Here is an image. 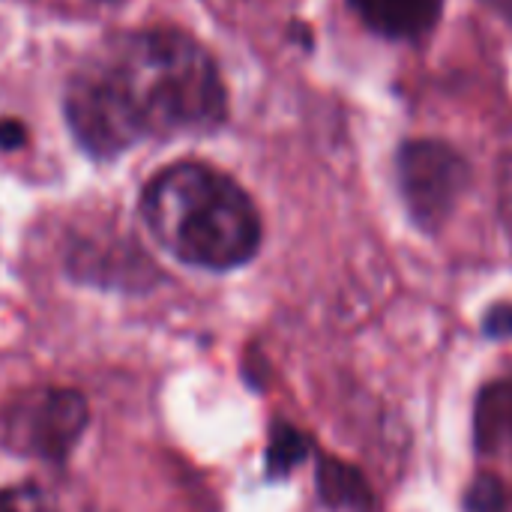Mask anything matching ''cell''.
Here are the masks:
<instances>
[{
	"label": "cell",
	"mask_w": 512,
	"mask_h": 512,
	"mask_svg": "<svg viewBox=\"0 0 512 512\" xmlns=\"http://www.w3.org/2000/svg\"><path fill=\"white\" fill-rule=\"evenodd\" d=\"M225 114L216 60L174 27L117 36L66 87V123L96 159H114L144 138L210 132Z\"/></svg>",
	"instance_id": "1"
},
{
	"label": "cell",
	"mask_w": 512,
	"mask_h": 512,
	"mask_svg": "<svg viewBox=\"0 0 512 512\" xmlns=\"http://www.w3.org/2000/svg\"><path fill=\"white\" fill-rule=\"evenodd\" d=\"M141 219L177 261L201 270H234L261 246V216L228 174L204 162H174L141 192Z\"/></svg>",
	"instance_id": "2"
},
{
	"label": "cell",
	"mask_w": 512,
	"mask_h": 512,
	"mask_svg": "<svg viewBox=\"0 0 512 512\" xmlns=\"http://www.w3.org/2000/svg\"><path fill=\"white\" fill-rule=\"evenodd\" d=\"M90 420L78 390L42 387L18 396L3 414V444L27 459L66 462Z\"/></svg>",
	"instance_id": "3"
},
{
	"label": "cell",
	"mask_w": 512,
	"mask_h": 512,
	"mask_svg": "<svg viewBox=\"0 0 512 512\" xmlns=\"http://www.w3.org/2000/svg\"><path fill=\"white\" fill-rule=\"evenodd\" d=\"M402 201L423 231H438L468 189V162L444 141H408L396 159Z\"/></svg>",
	"instance_id": "4"
},
{
	"label": "cell",
	"mask_w": 512,
	"mask_h": 512,
	"mask_svg": "<svg viewBox=\"0 0 512 512\" xmlns=\"http://www.w3.org/2000/svg\"><path fill=\"white\" fill-rule=\"evenodd\" d=\"M357 15L381 36L417 39L435 27L444 0H351Z\"/></svg>",
	"instance_id": "5"
},
{
	"label": "cell",
	"mask_w": 512,
	"mask_h": 512,
	"mask_svg": "<svg viewBox=\"0 0 512 512\" xmlns=\"http://www.w3.org/2000/svg\"><path fill=\"white\" fill-rule=\"evenodd\" d=\"M474 444L480 453L512 447V375L486 384L474 405Z\"/></svg>",
	"instance_id": "6"
},
{
	"label": "cell",
	"mask_w": 512,
	"mask_h": 512,
	"mask_svg": "<svg viewBox=\"0 0 512 512\" xmlns=\"http://www.w3.org/2000/svg\"><path fill=\"white\" fill-rule=\"evenodd\" d=\"M318 492H321V501L333 510H372V489L363 480V474L333 456H321L318 462Z\"/></svg>",
	"instance_id": "7"
},
{
	"label": "cell",
	"mask_w": 512,
	"mask_h": 512,
	"mask_svg": "<svg viewBox=\"0 0 512 512\" xmlns=\"http://www.w3.org/2000/svg\"><path fill=\"white\" fill-rule=\"evenodd\" d=\"M306 456H309V438L303 432H297L294 426L279 423L273 429L270 447H267V471H270V477H285Z\"/></svg>",
	"instance_id": "8"
},
{
	"label": "cell",
	"mask_w": 512,
	"mask_h": 512,
	"mask_svg": "<svg viewBox=\"0 0 512 512\" xmlns=\"http://www.w3.org/2000/svg\"><path fill=\"white\" fill-rule=\"evenodd\" d=\"M0 512H57V501L39 483L0 489Z\"/></svg>",
	"instance_id": "9"
},
{
	"label": "cell",
	"mask_w": 512,
	"mask_h": 512,
	"mask_svg": "<svg viewBox=\"0 0 512 512\" xmlns=\"http://www.w3.org/2000/svg\"><path fill=\"white\" fill-rule=\"evenodd\" d=\"M465 510L468 512H504L507 510V498H504V486L495 474H480L465 495Z\"/></svg>",
	"instance_id": "10"
},
{
	"label": "cell",
	"mask_w": 512,
	"mask_h": 512,
	"mask_svg": "<svg viewBox=\"0 0 512 512\" xmlns=\"http://www.w3.org/2000/svg\"><path fill=\"white\" fill-rule=\"evenodd\" d=\"M486 336L492 339H510L512 336V303H498L486 312V324H483Z\"/></svg>",
	"instance_id": "11"
},
{
	"label": "cell",
	"mask_w": 512,
	"mask_h": 512,
	"mask_svg": "<svg viewBox=\"0 0 512 512\" xmlns=\"http://www.w3.org/2000/svg\"><path fill=\"white\" fill-rule=\"evenodd\" d=\"M27 141V129L18 120H0V150H18Z\"/></svg>",
	"instance_id": "12"
},
{
	"label": "cell",
	"mask_w": 512,
	"mask_h": 512,
	"mask_svg": "<svg viewBox=\"0 0 512 512\" xmlns=\"http://www.w3.org/2000/svg\"><path fill=\"white\" fill-rule=\"evenodd\" d=\"M501 201H504V216L512 228V156L504 162V174H501Z\"/></svg>",
	"instance_id": "13"
},
{
	"label": "cell",
	"mask_w": 512,
	"mask_h": 512,
	"mask_svg": "<svg viewBox=\"0 0 512 512\" xmlns=\"http://www.w3.org/2000/svg\"><path fill=\"white\" fill-rule=\"evenodd\" d=\"M486 3H492L495 9H501L504 15H510L512 18V0H486Z\"/></svg>",
	"instance_id": "14"
},
{
	"label": "cell",
	"mask_w": 512,
	"mask_h": 512,
	"mask_svg": "<svg viewBox=\"0 0 512 512\" xmlns=\"http://www.w3.org/2000/svg\"><path fill=\"white\" fill-rule=\"evenodd\" d=\"M102 3H120V0H102Z\"/></svg>",
	"instance_id": "15"
}]
</instances>
